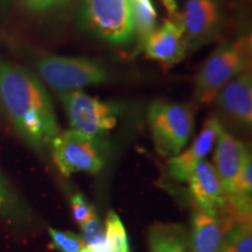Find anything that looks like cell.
Here are the masks:
<instances>
[{"label":"cell","instance_id":"5","mask_svg":"<svg viewBox=\"0 0 252 252\" xmlns=\"http://www.w3.org/2000/svg\"><path fill=\"white\" fill-rule=\"evenodd\" d=\"M81 21L89 33L110 45L124 46L134 39L130 0H83Z\"/></svg>","mask_w":252,"mask_h":252},{"label":"cell","instance_id":"18","mask_svg":"<svg viewBox=\"0 0 252 252\" xmlns=\"http://www.w3.org/2000/svg\"><path fill=\"white\" fill-rule=\"evenodd\" d=\"M0 214L11 220H25V208L4 176L0 174Z\"/></svg>","mask_w":252,"mask_h":252},{"label":"cell","instance_id":"14","mask_svg":"<svg viewBox=\"0 0 252 252\" xmlns=\"http://www.w3.org/2000/svg\"><path fill=\"white\" fill-rule=\"evenodd\" d=\"M229 228L220 216L198 209L191 217L189 235L190 252H223Z\"/></svg>","mask_w":252,"mask_h":252},{"label":"cell","instance_id":"6","mask_svg":"<svg viewBox=\"0 0 252 252\" xmlns=\"http://www.w3.org/2000/svg\"><path fill=\"white\" fill-rule=\"evenodd\" d=\"M52 157L61 174L97 173L103 168L104 158L97 137L74 130L59 132L50 144Z\"/></svg>","mask_w":252,"mask_h":252},{"label":"cell","instance_id":"11","mask_svg":"<svg viewBox=\"0 0 252 252\" xmlns=\"http://www.w3.org/2000/svg\"><path fill=\"white\" fill-rule=\"evenodd\" d=\"M214 102L220 111L244 130H250L252 125V74L251 69L229 81Z\"/></svg>","mask_w":252,"mask_h":252},{"label":"cell","instance_id":"17","mask_svg":"<svg viewBox=\"0 0 252 252\" xmlns=\"http://www.w3.org/2000/svg\"><path fill=\"white\" fill-rule=\"evenodd\" d=\"M103 228L105 241L111 252H131L127 232L117 213L110 210Z\"/></svg>","mask_w":252,"mask_h":252},{"label":"cell","instance_id":"16","mask_svg":"<svg viewBox=\"0 0 252 252\" xmlns=\"http://www.w3.org/2000/svg\"><path fill=\"white\" fill-rule=\"evenodd\" d=\"M134 37L143 47L144 41L157 27V11L152 0H130Z\"/></svg>","mask_w":252,"mask_h":252},{"label":"cell","instance_id":"7","mask_svg":"<svg viewBox=\"0 0 252 252\" xmlns=\"http://www.w3.org/2000/svg\"><path fill=\"white\" fill-rule=\"evenodd\" d=\"M71 130L89 137H98L117 123L118 108L87 94L83 90L59 94Z\"/></svg>","mask_w":252,"mask_h":252},{"label":"cell","instance_id":"12","mask_svg":"<svg viewBox=\"0 0 252 252\" xmlns=\"http://www.w3.org/2000/svg\"><path fill=\"white\" fill-rule=\"evenodd\" d=\"M186 182L200 210L210 215H220L224 208L225 193L212 162L206 159L198 162Z\"/></svg>","mask_w":252,"mask_h":252},{"label":"cell","instance_id":"4","mask_svg":"<svg viewBox=\"0 0 252 252\" xmlns=\"http://www.w3.org/2000/svg\"><path fill=\"white\" fill-rule=\"evenodd\" d=\"M41 80L58 94L97 86L109 78V71L98 60L55 54L41 56L35 63Z\"/></svg>","mask_w":252,"mask_h":252},{"label":"cell","instance_id":"21","mask_svg":"<svg viewBox=\"0 0 252 252\" xmlns=\"http://www.w3.org/2000/svg\"><path fill=\"white\" fill-rule=\"evenodd\" d=\"M53 247L60 252H82L86 243L82 236L70 231H62L54 228L48 229Z\"/></svg>","mask_w":252,"mask_h":252},{"label":"cell","instance_id":"1","mask_svg":"<svg viewBox=\"0 0 252 252\" xmlns=\"http://www.w3.org/2000/svg\"><path fill=\"white\" fill-rule=\"evenodd\" d=\"M0 104L21 137L36 150L59 134L55 110L46 88L27 69L0 58Z\"/></svg>","mask_w":252,"mask_h":252},{"label":"cell","instance_id":"19","mask_svg":"<svg viewBox=\"0 0 252 252\" xmlns=\"http://www.w3.org/2000/svg\"><path fill=\"white\" fill-rule=\"evenodd\" d=\"M223 252H252V235L250 224L230 226L225 235Z\"/></svg>","mask_w":252,"mask_h":252},{"label":"cell","instance_id":"3","mask_svg":"<svg viewBox=\"0 0 252 252\" xmlns=\"http://www.w3.org/2000/svg\"><path fill=\"white\" fill-rule=\"evenodd\" d=\"M191 104L157 100L147 111L154 147L163 158H173L185 150L195 127Z\"/></svg>","mask_w":252,"mask_h":252},{"label":"cell","instance_id":"15","mask_svg":"<svg viewBox=\"0 0 252 252\" xmlns=\"http://www.w3.org/2000/svg\"><path fill=\"white\" fill-rule=\"evenodd\" d=\"M150 252H190L189 235L176 223H157L149 230Z\"/></svg>","mask_w":252,"mask_h":252},{"label":"cell","instance_id":"23","mask_svg":"<svg viewBox=\"0 0 252 252\" xmlns=\"http://www.w3.org/2000/svg\"><path fill=\"white\" fill-rule=\"evenodd\" d=\"M71 0H24V4L32 13H48L64 7Z\"/></svg>","mask_w":252,"mask_h":252},{"label":"cell","instance_id":"24","mask_svg":"<svg viewBox=\"0 0 252 252\" xmlns=\"http://www.w3.org/2000/svg\"><path fill=\"white\" fill-rule=\"evenodd\" d=\"M162 5L165 6L166 11L168 12V14L175 15L178 12V2L176 0H161Z\"/></svg>","mask_w":252,"mask_h":252},{"label":"cell","instance_id":"2","mask_svg":"<svg viewBox=\"0 0 252 252\" xmlns=\"http://www.w3.org/2000/svg\"><path fill=\"white\" fill-rule=\"evenodd\" d=\"M251 36L241 35L222 42L198 69L194 78L197 103L212 104L220 90L245 70L251 69Z\"/></svg>","mask_w":252,"mask_h":252},{"label":"cell","instance_id":"13","mask_svg":"<svg viewBox=\"0 0 252 252\" xmlns=\"http://www.w3.org/2000/svg\"><path fill=\"white\" fill-rule=\"evenodd\" d=\"M214 147H215V152H214L212 163L222 182L223 190L225 194H228L237 178L244 158L250 150H249L248 144L238 140L225 130L222 131Z\"/></svg>","mask_w":252,"mask_h":252},{"label":"cell","instance_id":"22","mask_svg":"<svg viewBox=\"0 0 252 252\" xmlns=\"http://www.w3.org/2000/svg\"><path fill=\"white\" fill-rule=\"evenodd\" d=\"M71 214L74 217L75 222L78 225L83 224L87 220H89L91 217L97 215L94 208L88 202L86 196L82 193H76L71 197Z\"/></svg>","mask_w":252,"mask_h":252},{"label":"cell","instance_id":"10","mask_svg":"<svg viewBox=\"0 0 252 252\" xmlns=\"http://www.w3.org/2000/svg\"><path fill=\"white\" fill-rule=\"evenodd\" d=\"M145 55L161 63L165 67H173L186 58L188 46L180 21L166 20L161 26L156 27L144 41Z\"/></svg>","mask_w":252,"mask_h":252},{"label":"cell","instance_id":"20","mask_svg":"<svg viewBox=\"0 0 252 252\" xmlns=\"http://www.w3.org/2000/svg\"><path fill=\"white\" fill-rule=\"evenodd\" d=\"M252 191V160H251V151H249L244 158V161L242 163L241 169L232 185L231 190L229 191V196L241 197L245 200H251Z\"/></svg>","mask_w":252,"mask_h":252},{"label":"cell","instance_id":"25","mask_svg":"<svg viewBox=\"0 0 252 252\" xmlns=\"http://www.w3.org/2000/svg\"><path fill=\"white\" fill-rule=\"evenodd\" d=\"M11 1L12 0H0V7H5V6H7Z\"/></svg>","mask_w":252,"mask_h":252},{"label":"cell","instance_id":"9","mask_svg":"<svg viewBox=\"0 0 252 252\" xmlns=\"http://www.w3.org/2000/svg\"><path fill=\"white\" fill-rule=\"evenodd\" d=\"M223 130L224 127L219 118L215 116L208 117L193 144L187 150L181 151L178 156L168 159L167 172L173 180L179 182L187 181L195 166L206 159L208 154L212 152Z\"/></svg>","mask_w":252,"mask_h":252},{"label":"cell","instance_id":"8","mask_svg":"<svg viewBox=\"0 0 252 252\" xmlns=\"http://www.w3.org/2000/svg\"><path fill=\"white\" fill-rule=\"evenodd\" d=\"M187 41L188 52L216 39L223 23L222 0H188L178 18Z\"/></svg>","mask_w":252,"mask_h":252}]
</instances>
